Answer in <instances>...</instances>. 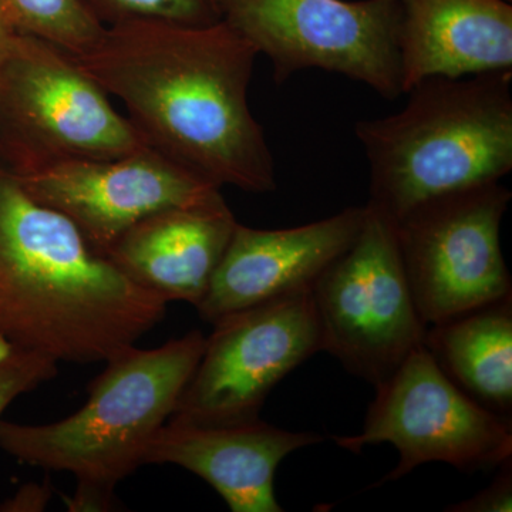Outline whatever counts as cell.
<instances>
[{
	"mask_svg": "<svg viewBox=\"0 0 512 512\" xmlns=\"http://www.w3.org/2000/svg\"><path fill=\"white\" fill-rule=\"evenodd\" d=\"M67 510L72 512H101L116 510V488L100 484L77 483L72 497L64 498Z\"/></svg>",
	"mask_w": 512,
	"mask_h": 512,
	"instance_id": "obj_21",
	"label": "cell"
},
{
	"mask_svg": "<svg viewBox=\"0 0 512 512\" xmlns=\"http://www.w3.org/2000/svg\"><path fill=\"white\" fill-rule=\"evenodd\" d=\"M423 345L461 392L512 420V293L427 326Z\"/></svg>",
	"mask_w": 512,
	"mask_h": 512,
	"instance_id": "obj_16",
	"label": "cell"
},
{
	"mask_svg": "<svg viewBox=\"0 0 512 512\" xmlns=\"http://www.w3.org/2000/svg\"><path fill=\"white\" fill-rule=\"evenodd\" d=\"M0 9L16 32L39 37L67 55L86 52L106 30L84 0H0Z\"/></svg>",
	"mask_w": 512,
	"mask_h": 512,
	"instance_id": "obj_17",
	"label": "cell"
},
{
	"mask_svg": "<svg viewBox=\"0 0 512 512\" xmlns=\"http://www.w3.org/2000/svg\"><path fill=\"white\" fill-rule=\"evenodd\" d=\"M211 325L170 420L221 426L259 419L276 384L322 352L312 292L228 313Z\"/></svg>",
	"mask_w": 512,
	"mask_h": 512,
	"instance_id": "obj_10",
	"label": "cell"
},
{
	"mask_svg": "<svg viewBox=\"0 0 512 512\" xmlns=\"http://www.w3.org/2000/svg\"><path fill=\"white\" fill-rule=\"evenodd\" d=\"M362 229L312 289L322 352L377 386L423 345L426 326L404 274L396 227L365 205Z\"/></svg>",
	"mask_w": 512,
	"mask_h": 512,
	"instance_id": "obj_7",
	"label": "cell"
},
{
	"mask_svg": "<svg viewBox=\"0 0 512 512\" xmlns=\"http://www.w3.org/2000/svg\"><path fill=\"white\" fill-rule=\"evenodd\" d=\"M512 194L501 183L440 195L407 212L397 247L424 326L512 293L500 229Z\"/></svg>",
	"mask_w": 512,
	"mask_h": 512,
	"instance_id": "obj_9",
	"label": "cell"
},
{
	"mask_svg": "<svg viewBox=\"0 0 512 512\" xmlns=\"http://www.w3.org/2000/svg\"><path fill=\"white\" fill-rule=\"evenodd\" d=\"M205 338L191 330L158 348L114 353L79 412L49 424L0 420V448L28 466L73 474L77 483L116 488L144 466L197 369Z\"/></svg>",
	"mask_w": 512,
	"mask_h": 512,
	"instance_id": "obj_4",
	"label": "cell"
},
{
	"mask_svg": "<svg viewBox=\"0 0 512 512\" xmlns=\"http://www.w3.org/2000/svg\"><path fill=\"white\" fill-rule=\"evenodd\" d=\"M498 468L497 477L483 491L461 503L450 505L448 512H511L512 511V457Z\"/></svg>",
	"mask_w": 512,
	"mask_h": 512,
	"instance_id": "obj_20",
	"label": "cell"
},
{
	"mask_svg": "<svg viewBox=\"0 0 512 512\" xmlns=\"http://www.w3.org/2000/svg\"><path fill=\"white\" fill-rule=\"evenodd\" d=\"M53 497V488L49 481L43 484L22 485L13 497L0 504L2 512H40L45 511Z\"/></svg>",
	"mask_w": 512,
	"mask_h": 512,
	"instance_id": "obj_22",
	"label": "cell"
},
{
	"mask_svg": "<svg viewBox=\"0 0 512 512\" xmlns=\"http://www.w3.org/2000/svg\"><path fill=\"white\" fill-rule=\"evenodd\" d=\"M147 147L109 94L63 50L16 32L0 64V157L15 173Z\"/></svg>",
	"mask_w": 512,
	"mask_h": 512,
	"instance_id": "obj_5",
	"label": "cell"
},
{
	"mask_svg": "<svg viewBox=\"0 0 512 512\" xmlns=\"http://www.w3.org/2000/svg\"><path fill=\"white\" fill-rule=\"evenodd\" d=\"M120 99L144 143L214 187L275 191V161L249 109L258 53L224 20L210 26L136 22L106 26L69 55Z\"/></svg>",
	"mask_w": 512,
	"mask_h": 512,
	"instance_id": "obj_1",
	"label": "cell"
},
{
	"mask_svg": "<svg viewBox=\"0 0 512 512\" xmlns=\"http://www.w3.org/2000/svg\"><path fill=\"white\" fill-rule=\"evenodd\" d=\"M403 94L430 77L512 70V5L503 0H397Z\"/></svg>",
	"mask_w": 512,
	"mask_h": 512,
	"instance_id": "obj_15",
	"label": "cell"
},
{
	"mask_svg": "<svg viewBox=\"0 0 512 512\" xmlns=\"http://www.w3.org/2000/svg\"><path fill=\"white\" fill-rule=\"evenodd\" d=\"M365 205L311 224L255 229L239 224L204 298L195 306L207 322L251 306L312 292L323 272L355 242Z\"/></svg>",
	"mask_w": 512,
	"mask_h": 512,
	"instance_id": "obj_12",
	"label": "cell"
},
{
	"mask_svg": "<svg viewBox=\"0 0 512 512\" xmlns=\"http://www.w3.org/2000/svg\"><path fill=\"white\" fill-rule=\"evenodd\" d=\"M3 49H0V64H2Z\"/></svg>",
	"mask_w": 512,
	"mask_h": 512,
	"instance_id": "obj_24",
	"label": "cell"
},
{
	"mask_svg": "<svg viewBox=\"0 0 512 512\" xmlns=\"http://www.w3.org/2000/svg\"><path fill=\"white\" fill-rule=\"evenodd\" d=\"M167 305L33 198L0 157V336L57 363L106 362L156 328Z\"/></svg>",
	"mask_w": 512,
	"mask_h": 512,
	"instance_id": "obj_2",
	"label": "cell"
},
{
	"mask_svg": "<svg viewBox=\"0 0 512 512\" xmlns=\"http://www.w3.org/2000/svg\"><path fill=\"white\" fill-rule=\"evenodd\" d=\"M59 363L0 336V420L10 404L57 376Z\"/></svg>",
	"mask_w": 512,
	"mask_h": 512,
	"instance_id": "obj_19",
	"label": "cell"
},
{
	"mask_svg": "<svg viewBox=\"0 0 512 512\" xmlns=\"http://www.w3.org/2000/svg\"><path fill=\"white\" fill-rule=\"evenodd\" d=\"M503 2L511 3L512 5V0H503Z\"/></svg>",
	"mask_w": 512,
	"mask_h": 512,
	"instance_id": "obj_25",
	"label": "cell"
},
{
	"mask_svg": "<svg viewBox=\"0 0 512 512\" xmlns=\"http://www.w3.org/2000/svg\"><path fill=\"white\" fill-rule=\"evenodd\" d=\"M322 440L261 419L221 426L168 420L151 441L144 464L185 468L207 481L232 512H282L274 490L276 468L293 451Z\"/></svg>",
	"mask_w": 512,
	"mask_h": 512,
	"instance_id": "obj_13",
	"label": "cell"
},
{
	"mask_svg": "<svg viewBox=\"0 0 512 512\" xmlns=\"http://www.w3.org/2000/svg\"><path fill=\"white\" fill-rule=\"evenodd\" d=\"M335 443L350 453L372 444L396 447L399 463L379 485L429 463L474 474L512 457V420L461 392L420 345L377 384L362 433L335 437Z\"/></svg>",
	"mask_w": 512,
	"mask_h": 512,
	"instance_id": "obj_8",
	"label": "cell"
},
{
	"mask_svg": "<svg viewBox=\"0 0 512 512\" xmlns=\"http://www.w3.org/2000/svg\"><path fill=\"white\" fill-rule=\"evenodd\" d=\"M404 94L403 110L356 123L367 205L396 222L423 202L511 173L512 70L430 77Z\"/></svg>",
	"mask_w": 512,
	"mask_h": 512,
	"instance_id": "obj_3",
	"label": "cell"
},
{
	"mask_svg": "<svg viewBox=\"0 0 512 512\" xmlns=\"http://www.w3.org/2000/svg\"><path fill=\"white\" fill-rule=\"evenodd\" d=\"M237 225L220 191L148 215L128 228L104 256L134 284L165 302L197 306Z\"/></svg>",
	"mask_w": 512,
	"mask_h": 512,
	"instance_id": "obj_14",
	"label": "cell"
},
{
	"mask_svg": "<svg viewBox=\"0 0 512 512\" xmlns=\"http://www.w3.org/2000/svg\"><path fill=\"white\" fill-rule=\"evenodd\" d=\"M15 174L33 198L72 220L101 255L148 215L221 191L148 146L126 156L67 160Z\"/></svg>",
	"mask_w": 512,
	"mask_h": 512,
	"instance_id": "obj_11",
	"label": "cell"
},
{
	"mask_svg": "<svg viewBox=\"0 0 512 512\" xmlns=\"http://www.w3.org/2000/svg\"><path fill=\"white\" fill-rule=\"evenodd\" d=\"M222 20L271 60L274 82L318 69L403 94L397 0H221Z\"/></svg>",
	"mask_w": 512,
	"mask_h": 512,
	"instance_id": "obj_6",
	"label": "cell"
},
{
	"mask_svg": "<svg viewBox=\"0 0 512 512\" xmlns=\"http://www.w3.org/2000/svg\"><path fill=\"white\" fill-rule=\"evenodd\" d=\"M16 30L10 25L9 19L6 18L5 13L0 9V49H3L10 40V37L15 35Z\"/></svg>",
	"mask_w": 512,
	"mask_h": 512,
	"instance_id": "obj_23",
	"label": "cell"
},
{
	"mask_svg": "<svg viewBox=\"0 0 512 512\" xmlns=\"http://www.w3.org/2000/svg\"><path fill=\"white\" fill-rule=\"evenodd\" d=\"M104 26L116 23H173L210 26L221 22V0H84Z\"/></svg>",
	"mask_w": 512,
	"mask_h": 512,
	"instance_id": "obj_18",
	"label": "cell"
}]
</instances>
